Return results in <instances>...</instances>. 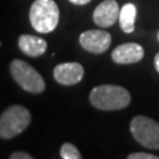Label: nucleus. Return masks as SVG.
<instances>
[{"label":"nucleus","instance_id":"obj_1","mask_svg":"<svg viewBox=\"0 0 159 159\" xmlns=\"http://www.w3.org/2000/svg\"><path fill=\"white\" fill-rule=\"evenodd\" d=\"M90 102L93 107L102 111L123 110L130 105L131 94L121 86L100 85L91 91Z\"/></svg>","mask_w":159,"mask_h":159},{"label":"nucleus","instance_id":"obj_2","mask_svg":"<svg viewBox=\"0 0 159 159\" xmlns=\"http://www.w3.org/2000/svg\"><path fill=\"white\" fill-rule=\"evenodd\" d=\"M59 8L54 0H35L30 8V21L40 33H50L59 23Z\"/></svg>","mask_w":159,"mask_h":159},{"label":"nucleus","instance_id":"obj_3","mask_svg":"<svg viewBox=\"0 0 159 159\" xmlns=\"http://www.w3.org/2000/svg\"><path fill=\"white\" fill-rule=\"evenodd\" d=\"M31 113L21 105H13L0 117V138L11 139L20 134L31 124Z\"/></svg>","mask_w":159,"mask_h":159},{"label":"nucleus","instance_id":"obj_4","mask_svg":"<svg viewBox=\"0 0 159 159\" xmlns=\"http://www.w3.org/2000/svg\"><path fill=\"white\" fill-rule=\"evenodd\" d=\"M10 70H11L12 77L18 83V85L25 91L33 94L44 92L46 87L45 81L39 72L34 70L30 64L16 59L11 63Z\"/></svg>","mask_w":159,"mask_h":159},{"label":"nucleus","instance_id":"obj_5","mask_svg":"<svg viewBox=\"0 0 159 159\" xmlns=\"http://www.w3.org/2000/svg\"><path fill=\"white\" fill-rule=\"evenodd\" d=\"M130 130L140 145L151 150H159V123L145 116H137L131 120Z\"/></svg>","mask_w":159,"mask_h":159},{"label":"nucleus","instance_id":"obj_6","mask_svg":"<svg viewBox=\"0 0 159 159\" xmlns=\"http://www.w3.org/2000/svg\"><path fill=\"white\" fill-rule=\"evenodd\" d=\"M111 34L100 30H90L80 34L79 43L81 47L86 51L100 54L107 51L111 46Z\"/></svg>","mask_w":159,"mask_h":159},{"label":"nucleus","instance_id":"obj_7","mask_svg":"<svg viewBox=\"0 0 159 159\" xmlns=\"http://www.w3.org/2000/svg\"><path fill=\"white\" fill-rule=\"evenodd\" d=\"M53 77L61 85H75L84 77V67L79 63L59 64L54 67Z\"/></svg>","mask_w":159,"mask_h":159},{"label":"nucleus","instance_id":"obj_8","mask_svg":"<svg viewBox=\"0 0 159 159\" xmlns=\"http://www.w3.org/2000/svg\"><path fill=\"white\" fill-rule=\"evenodd\" d=\"M119 17V5L116 0H105L96 7L93 20L100 27L112 26Z\"/></svg>","mask_w":159,"mask_h":159},{"label":"nucleus","instance_id":"obj_9","mask_svg":"<svg viewBox=\"0 0 159 159\" xmlns=\"http://www.w3.org/2000/svg\"><path fill=\"white\" fill-rule=\"evenodd\" d=\"M144 57V48L136 43H127L119 45L112 52V59L114 63L121 64H134L140 61Z\"/></svg>","mask_w":159,"mask_h":159},{"label":"nucleus","instance_id":"obj_10","mask_svg":"<svg viewBox=\"0 0 159 159\" xmlns=\"http://www.w3.org/2000/svg\"><path fill=\"white\" fill-rule=\"evenodd\" d=\"M18 46L21 51L32 58H37L43 56L47 50V43L40 37L31 35V34H23L19 37Z\"/></svg>","mask_w":159,"mask_h":159},{"label":"nucleus","instance_id":"obj_11","mask_svg":"<svg viewBox=\"0 0 159 159\" xmlns=\"http://www.w3.org/2000/svg\"><path fill=\"white\" fill-rule=\"evenodd\" d=\"M137 17V7L133 4H126L119 11L120 29L125 33H131L134 31V21Z\"/></svg>","mask_w":159,"mask_h":159},{"label":"nucleus","instance_id":"obj_12","mask_svg":"<svg viewBox=\"0 0 159 159\" xmlns=\"http://www.w3.org/2000/svg\"><path fill=\"white\" fill-rule=\"evenodd\" d=\"M60 157L63 159H81V154L73 144L65 143L60 148Z\"/></svg>","mask_w":159,"mask_h":159},{"label":"nucleus","instance_id":"obj_13","mask_svg":"<svg viewBox=\"0 0 159 159\" xmlns=\"http://www.w3.org/2000/svg\"><path fill=\"white\" fill-rule=\"evenodd\" d=\"M158 156H154L146 152H136V153H131L127 156V159H158Z\"/></svg>","mask_w":159,"mask_h":159},{"label":"nucleus","instance_id":"obj_14","mask_svg":"<svg viewBox=\"0 0 159 159\" xmlns=\"http://www.w3.org/2000/svg\"><path fill=\"white\" fill-rule=\"evenodd\" d=\"M11 159H33V157L30 153H26V152H21V151H17V152H13V153L10 156Z\"/></svg>","mask_w":159,"mask_h":159},{"label":"nucleus","instance_id":"obj_15","mask_svg":"<svg viewBox=\"0 0 159 159\" xmlns=\"http://www.w3.org/2000/svg\"><path fill=\"white\" fill-rule=\"evenodd\" d=\"M72 4H75V5H86L89 4L91 0H70Z\"/></svg>","mask_w":159,"mask_h":159},{"label":"nucleus","instance_id":"obj_16","mask_svg":"<svg viewBox=\"0 0 159 159\" xmlns=\"http://www.w3.org/2000/svg\"><path fill=\"white\" fill-rule=\"evenodd\" d=\"M154 67L159 72V52L156 54V57H154Z\"/></svg>","mask_w":159,"mask_h":159},{"label":"nucleus","instance_id":"obj_17","mask_svg":"<svg viewBox=\"0 0 159 159\" xmlns=\"http://www.w3.org/2000/svg\"><path fill=\"white\" fill-rule=\"evenodd\" d=\"M158 40H159V33H158Z\"/></svg>","mask_w":159,"mask_h":159}]
</instances>
